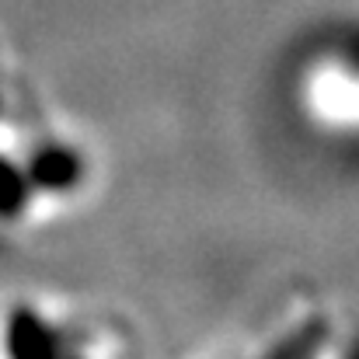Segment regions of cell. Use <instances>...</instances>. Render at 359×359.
I'll return each mask as SVG.
<instances>
[{
    "mask_svg": "<svg viewBox=\"0 0 359 359\" xmlns=\"http://www.w3.org/2000/svg\"><path fill=\"white\" fill-rule=\"evenodd\" d=\"M349 359H359V342L353 346V349H349Z\"/></svg>",
    "mask_w": 359,
    "mask_h": 359,
    "instance_id": "1",
    "label": "cell"
}]
</instances>
